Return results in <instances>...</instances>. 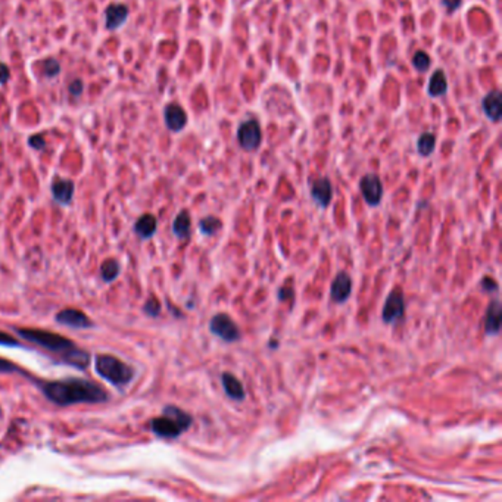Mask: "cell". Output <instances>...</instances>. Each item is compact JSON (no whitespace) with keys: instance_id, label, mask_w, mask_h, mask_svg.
Wrapping results in <instances>:
<instances>
[{"instance_id":"1","label":"cell","mask_w":502,"mask_h":502,"mask_svg":"<svg viewBox=\"0 0 502 502\" xmlns=\"http://www.w3.org/2000/svg\"><path fill=\"white\" fill-rule=\"evenodd\" d=\"M42 390L53 404L68 406L74 404H99L107 399V393L99 385L85 379H67L43 383Z\"/></svg>"},{"instance_id":"2","label":"cell","mask_w":502,"mask_h":502,"mask_svg":"<svg viewBox=\"0 0 502 502\" xmlns=\"http://www.w3.org/2000/svg\"><path fill=\"white\" fill-rule=\"evenodd\" d=\"M193 418L189 413L178 408V406L168 405L165 406L162 415L158 418H153L150 423L152 432L166 439H174L178 438L183 432L192 426Z\"/></svg>"},{"instance_id":"3","label":"cell","mask_w":502,"mask_h":502,"mask_svg":"<svg viewBox=\"0 0 502 502\" xmlns=\"http://www.w3.org/2000/svg\"><path fill=\"white\" fill-rule=\"evenodd\" d=\"M17 333L22 339H26L28 342H33L39 346H43V348L49 349L52 352H59L64 354L65 358L68 356V354L76 348L74 342H71L69 339L61 336V334H56L52 331H46V330H34V329H18Z\"/></svg>"},{"instance_id":"4","label":"cell","mask_w":502,"mask_h":502,"mask_svg":"<svg viewBox=\"0 0 502 502\" xmlns=\"http://www.w3.org/2000/svg\"><path fill=\"white\" fill-rule=\"evenodd\" d=\"M96 372L115 386H124L133 379V370L112 355L96 356Z\"/></svg>"},{"instance_id":"5","label":"cell","mask_w":502,"mask_h":502,"mask_svg":"<svg viewBox=\"0 0 502 502\" xmlns=\"http://www.w3.org/2000/svg\"><path fill=\"white\" fill-rule=\"evenodd\" d=\"M211 331L223 339L224 342H237L242 338V331L236 326V322L227 314H217L211 318L209 322Z\"/></svg>"},{"instance_id":"6","label":"cell","mask_w":502,"mask_h":502,"mask_svg":"<svg viewBox=\"0 0 502 502\" xmlns=\"http://www.w3.org/2000/svg\"><path fill=\"white\" fill-rule=\"evenodd\" d=\"M237 140L241 148L246 152H254L259 148L262 141V131L257 119H249V121L239 125Z\"/></svg>"},{"instance_id":"7","label":"cell","mask_w":502,"mask_h":502,"mask_svg":"<svg viewBox=\"0 0 502 502\" xmlns=\"http://www.w3.org/2000/svg\"><path fill=\"white\" fill-rule=\"evenodd\" d=\"M404 313H405L404 293L401 288H395L386 297L383 311H381V318H383V321L388 322V324H392V322L401 320L404 317Z\"/></svg>"},{"instance_id":"8","label":"cell","mask_w":502,"mask_h":502,"mask_svg":"<svg viewBox=\"0 0 502 502\" xmlns=\"http://www.w3.org/2000/svg\"><path fill=\"white\" fill-rule=\"evenodd\" d=\"M360 189L370 207H377L383 198V184L376 174H365L360 182Z\"/></svg>"},{"instance_id":"9","label":"cell","mask_w":502,"mask_h":502,"mask_svg":"<svg viewBox=\"0 0 502 502\" xmlns=\"http://www.w3.org/2000/svg\"><path fill=\"white\" fill-rule=\"evenodd\" d=\"M351 292H352V279L349 274L346 271L338 272V276L334 277L330 288V296L333 302L343 304L351 296Z\"/></svg>"},{"instance_id":"10","label":"cell","mask_w":502,"mask_h":502,"mask_svg":"<svg viewBox=\"0 0 502 502\" xmlns=\"http://www.w3.org/2000/svg\"><path fill=\"white\" fill-rule=\"evenodd\" d=\"M128 19V8L123 3H112L105 9V27L110 31L121 28Z\"/></svg>"},{"instance_id":"11","label":"cell","mask_w":502,"mask_h":502,"mask_svg":"<svg viewBox=\"0 0 502 502\" xmlns=\"http://www.w3.org/2000/svg\"><path fill=\"white\" fill-rule=\"evenodd\" d=\"M164 118L166 127H168V130L174 131V133L182 131L187 124V114L178 103L166 105L164 111Z\"/></svg>"},{"instance_id":"12","label":"cell","mask_w":502,"mask_h":502,"mask_svg":"<svg viewBox=\"0 0 502 502\" xmlns=\"http://www.w3.org/2000/svg\"><path fill=\"white\" fill-rule=\"evenodd\" d=\"M56 321L61 322V324H64V326L76 327V329H87V327L93 326L92 320L85 313H81V311L73 309V308H68V309L61 311V313H58Z\"/></svg>"},{"instance_id":"13","label":"cell","mask_w":502,"mask_h":502,"mask_svg":"<svg viewBox=\"0 0 502 502\" xmlns=\"http://www.w3.org/2000/svg\"><path fill=\"white\" fill-rule=\"evenodd\" d=\"M311 196L321 208H327L333 198V187L327 177H321L311 184Z\"/></svg>"},{"instance_id":"14","label":"cell","mask_w":502,"mask_h":502,"mask_svg":"<svg viewBox=\"0 0 502 502\" xmlns=\"http://www.w3.org/2000/svg\"><path fill=\"white\" fill-rule=\"evenodd\" d=\"M74 183L71 180H65V178H58L52 183V195L53 199L58 203H62V205H68V203L73 200L74 196Z\"/></svg>"},{"instance_id":"15","label":"cell","mask_w":502,"mask_h":502,"mask_svg":"<svg viewBox=\"0 0 502 502\" xmlns=\"http://www.w3.org/2000/svg\"><path fill=\"white\" fill-rule=\"evenodd\" d=\"M501 314H502V308H501V302L498 300L489 304L487 311H486V320H485L486 334L495 336V334H498L501 331Z\"/></svg>"},{"instance_id":"16","label":"cell","mask_w":502,"mask_h":502,"mask_svg":"<svg viewBox=\"0 0 502 502\" xmlns=\"http://www.w3.org/2000/svg\"><path fill=\"white\" fill-rule=\"evenodd\" d=\"M221 383H223V388L227 393V397L232 398L233 401H237L241 402L245 399V389L241 383V380H239L236 376H233L232 373H223L221 374Z\"/></svg>"},{"instance_id":"17","label":"cell","mask_w":502,"mask_h":502,"mask_svg":"<svg viewBox=\"0 0 502 502\" xmlns=\"http://www.w3.org/2000/svg\"><path fill=\"white\" fill-rule=\"evenodd\" d=\"M501 93L498 90H494L487 93L483 99V111L486 116L494 123H498L502 112V102H501Z\"/></svg>"},{"instance_id":"18","label":"cell","mask_w":502,"mask_h":502,"mask_svg":"<svg viewBox=\"0 0 502 502\" xmlns=\"http://www.w3.org/2000/svg\"><path fill=\"white\" fill-rule=\"evenodd\" d=\"M157 227H158L157 217L152 214H145L137 220L135 230L140 239H150L155 233H157Z\"/></svg>"},{"instance_id":"19","label":"cell","mask_w":502,"mask_h":502,"mask_svg":"<svg viewBox=\"0 0 502 502\" xmlns=\"http://www.w3.org/2000/svg\"><path fill=\"white\" fill-rule=\"evenodd\" d=\"M448 90V81H447V76L442 69H436L433 76L430 77L429 81V87H427V93L430 96L433 98H439L442 94H445Z\"/></svg>"},{"instance_id":"20","label":"cell","mask_w":502,"mask_h":502,"mask_svg":"<svg viewBox=\"0 0 502 502\" xmlns=\"http://www.w3.org/2000/svg\"><path fill=\"white\" fill-rule=\"evenodd\" d=\"M190 230H192V221H190V214L187 211H182L177 215L174 223H173V232L174 234L184 241L190 236Z\"/></svg>"},{"instance_id":"21","label":"cell","mask_w":502,"mask_h":502,"mask_svg":"<svg viewBox=\"0 0 502 502\" xmlns=\"http://www.w3.org/2000/svg\"><path fill=\"white\" fill-rule=\"evenodd\" d=\"M119 274V264L116 259H106L101 267V276L105 282H114Z\"/></svg>"},{"instance_id":"22","label":"cell","mask_w":502,"mask_h":502,"mask_svg":"<svg viewBox=\"0 0 502 502\" xmlns=\"http://www.w3.org/2000/svg\"><path fill=\"white\" fill-rule=\"evenodd\" d=\"M435 143H436V139L432 133H424L417 141V149H418V152H420V155H423V157H429V155H432V152L435 150Z\"/></svg>"},{"instance_id":"23","label":"cell","mask_w":502,"mask_h":502,"mask_svg":"<svg viewBox=\"0 0 502 502\" xmlns=\"http://www.w3.org/2000/svg\"><path fill=\"white\" fill-rule=\"evenodd\" d=\"M199 227H200V232L203 234H214L215 232H217L220 227H221V221L217 218V217H205L202 218L200 223H199Z\"/></svg>"},{"instance_id":"24","label":"cell","mask_w":502,"mask_h":502,"mask_svg":"<svg viewBox=\"0 0 502 502\" xmlns=\"http://www.w3.org/2000/svg\"><path fill=\"white\" fill-rule=\"evenodd\" d=\"M61 73V64H59L56 59L49 58L43 62V74L47 78H55Z\"/></svg>"},{"instance_id":"25","label":"cell","mask_w":502,"mask_h":502,"mask_svg":"<svg viewBox=\"0 0 502 502\" xmlns=\"http://www.w3.org/2000/svg\"><path fill=\"white\" fill-rule=\"evenodd\" d=\"M413 65L418 71V73H426L430 68V58L426 52H417L413 58Z\"/></svg>"},{"instance_id":"26","label":"cell","mask_w":502,"mask_h":502,"mask_svg":"<svg viewBox=\"0 0 502 502\" xmlns=\"http://www.w3.org/2000/svg\"><path fill=\"white\" fill-rule=\"evenodd\" d=\"M145 313L152 317H157L161 313V304L158 302L157 297H150V300L146 302Z\"/></svg>"},{"instance_id":"27","label":"cell","mask_w":502,"mask_h":502,"mask_svg":"<svg viewBox=\"0 0 502 502\" xmlns=\"http://www.w3.org/2000/svg\"><path fill=\"white\" fill-rule=\"evenodd\" d=\"M83 90H85V83H83L80 78H77V80H74V81H71V83H69L68 92H69L71 96L80 98V96H81V93H83Z\"/></svg>"},{"instance_id":"28","label":"cell","mask_w":502,"mask_h":502,"mask_svg":"<svg viewBox=\"0 0 502 502\" xmlns=\"http://www.w3.org/2000/svg\"><path fill=\"white\" fill-rule=\"evenodd\" d=\"M30 146L35 150H43L46 148V140H44V136L43 135H34L30 137L28 140Z\"/></svg>"},{"instance_id":"29","label":"cell","mask_w":502,"mask_h":502,"mask_svg":"<svg viewBox=\"0 0 502 502\" xmlns=\"http://www.w3.org/2000/svg\"><path fill=\"white\" fill-rule=\"evenodd\" d=\"M482 288L486 292H496L498 291V283L492 277H485L482 282Z\"/></svg>"},{"instance_id":"30","label":"cell","mask_w":502,"mask_h":502,"mask_svg":"<svg viewBox=\"0 0 502 502\" xmlns=\"http://www.w3.org/2000/svg\"><path fill=\"white\" fill-rule=\"evenodd\" d=\"M10 78V69L6 64L0 62V85H6Z\"/></svg>"},{"instance_id":"31","label":"cell","mask_w":502,"mask_h":502,"mask_svg":"<svg viewBox=\"0 0 502 502\" xmlns=\"http://www.w3.org/2000/svg\"><path fill=\"white\" fill-rule=\"evenodd\" d=\"M0 345H6V346H18L19 343H18L14 338H10L9 334H6V333H3V331H0Z\"/></svg>"},{"instance_id":"32","label":"cell","mask_w":502,"mask_h":502,"mask_svg":"<svg viewBox=\"0 0 502 502\" xmlns=\"http://www.w3.org/2000/svg\"><path fill=\"white\" fill-rule=\"evenodd\" d=\"M461 2H462V0H442V3L445 5V8H447V10L449 12V14L456 9H458L461 6Z\"/></svg>"},{"instance_id":"33","label":"cell","mask_w":502,"mask_h":502,"mask_svg":"<svg viewBox=\"0 0 502 502\" xmlns=\"http://www.w3.org/2000/svg\"><path fill=\"white\" fill-rule=\"evenodd\" d=\"M291 297H293V291H292V289L283 288V289L279 292V300H280V301L291 300Z\"/></svg>"},{"instance_id":"34","label":"cell","mask_w":502,"mask_h":502,"mask_svg":"<svg viewBox=\"0 0 502 502\" xmlns=\"http://www.w3.org/2000/svg\"><path fill=\"white\" fill-rule=\"evenodd\" d=\"M15 365H12L6 360H0V372H14Z\"/></svg>"}]
</instances>
